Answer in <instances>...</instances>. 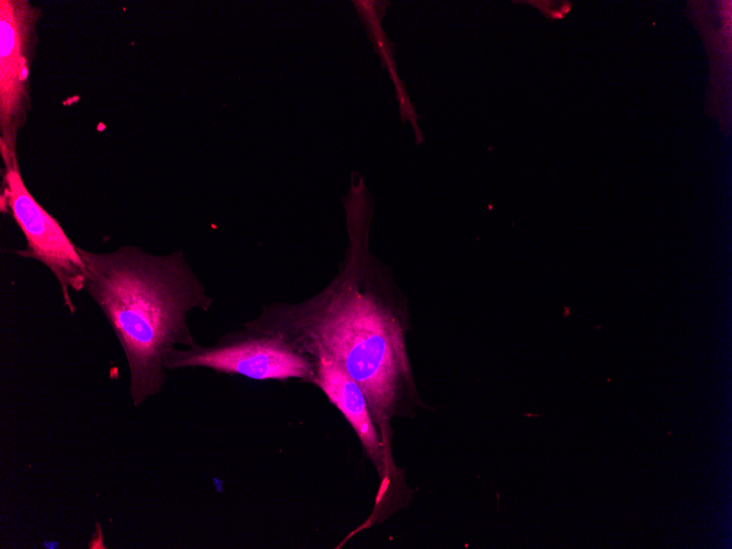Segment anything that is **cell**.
Here are the masks:
<instances>
[{
  "label": "cell",
  "mask_w": 732,
  "mask_h": 549,
  "mask_svg": "<svg viewBox=\"0 0 732 549\" xmlns=\"http://www.w3.org/2000/svg\"><path fill=\"white\" fill-rule=\"evenodd\" d=\"M85 267L83 290L100 308L124 352L134 407L159 394L167 382L164 358L174 347H194L187 316L207 312L214 298L184 252L165 255L123 245L111 252L78 247Z\"/></svg>",
  "instance_id": "cell-2"
},
{
  "label": "cell",
  "mask_w": 732,
  "mask_h": 549,
  "mask_svg": "<svg viewBox=\"0 0 732 549\" xmlns=\"http://www.w3.org/2000/svg\"><path fill=\"white\" fill-rule=\"evenodd\" d=\"M352 3L363 24L366 26L368 38L371 41L374 49L381 60L382 67L388 69L392 81L397 80L400 77L397 72V64L393 56L394 44L388 38L386 32L382 30V18L385 16L386 8L390 2L380 0H353Z\"/></svg>",
  "instance_id": "cell-7"
},
{
  "label": "cell",
  "mask_w": 732,
  "mask_h": 549,
  "mask_svg": "<svg viewBox=\"0 0 732 549\" xmlns=\"http://www.w3.org/2000/svg\"><path fill=\"white\" fill-rule=\"evenodd\" d=\"M396 90L397 100L399 102L400 117L402 123L409 121L413 127L415 144L421 145L424 141L423 133L419 127V115L411 102L403 81L398 78L392 81Z\"/></svg>",
  "instance_id": "cell-8"
},
{
  "label": "cell",
  "mask_w": 732,
  "mask_h": 549,
  "mask_svg": "<svg viewBox=\"0 0 732 549\" xmlns=\"http://www.w3.org/2000/svg\"><path fill=\"white\" fill-rule=\"evenodd\" d=\"M43 11L27 0L0 1V155L18 159L31 102V70Z\"/></svg>",
  "instance_id": "cell-5"
},
{
  "label": "cell",
  "mask_w": 732,
  "mask_h": 549,
  "mask_svg": "<svg viewBox=\"0 0 732 549\" xmlns=\"http://www.w3.org/2000/svg\"><path fill=\"white\" fill-rule=\"evenodd\" d=\"M2 214H10L23 232L26 247L19 255L45 265L57 279L64 305L77 310L70 290H83L85 267L75 244L56 220L30 193L19 167V159L3 163L0 194Z\"/></svg>",
  "instance_id": "cell-4"
},
{
  "label": "cell",
  "mask_w": 732,
  "mask_h": 549,
  "mask_svg": "<svg viewBox=\"0 0 732 549\" xmlns=\"http://www.w3.org/2000/svg\"><path fill=\"white\" fill-rule=\"evenodd\" d=\"M164 367L168 371L201 367L258 381L298 380L310 385L316 376L310 356L299 353L282 338L245 322L211 345L174 347L167 354Z\"/></svg>",
  "instance_id": "cell-3"
},
{
  "label": "cell",
  "mask_w": 732,
  "mask_h": 549,
  "mask_svg": "<svg viewBox=\"0 0 732 549\" xmlns=\"http://www.w3.org/2000/svg\"><path fill=\"white\" fill-rule=\"evenodd\" d=\"M310 357L316 375L313 385L323 392L354 430L365 456L373 464L378 477L371 512L336 546L342 548L356 534L386 522L405 508L412 499L399 490L390 473L380 434L359 386L333 359L323 355Z\"/></svg>",
  "instance_id": "cell-6"
},
{
  "label": "cell",
  "mask_w": 732,
  "mask_h": 549,
  "mask_svg": "<svg viewBox=\"0 0 732 549\" xmlns=\"http://www.w3.org/2000/svg\"><path fill=\"white\" fill-rule=\"evenodd\" d=\"M348 247L334 278L313 296L263 305L247 324L288 342L301 354L339 364L363 391L380 434L390 473L408 497L413 493L393 456L394 419L425 408L407 346L411 328L405 296L389 268L369 252L374 197L358 172L342 197Z\"/></svg>",
  "instance_id": "cell-1"
}]
</instances>
